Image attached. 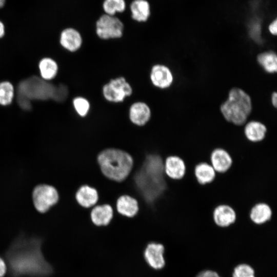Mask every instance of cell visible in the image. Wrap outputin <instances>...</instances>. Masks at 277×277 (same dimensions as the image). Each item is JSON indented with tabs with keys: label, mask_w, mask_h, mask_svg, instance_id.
Wrapping results in <instances>:
<instances>
[{
	"label": "cell",
	"mask_w": 277,
	"mask_h": 277,
	"mask_svg": "<svg viewBox=\"0 0 277 277\" xmlns=\"http://www.w3.org/2000/svg\"><path fill=\"white\" fill-rule=\"evenodd\" d=\"M42 243L39 239L24 236L14 241L5 253L11 277H45L52 273L51 265L42 252Z\"/></svg>",
	"instance_id": "obj_1"
},
{
	"label": "cell",
	"mask_w": 277,
	"mask_h": 277,
	"mask_svg": "<svg viewBox=\"0 0 277 277\" xmlns=\"http://www.w3.org/2000/svg\"><path fill=\"white\" fill-rule=\"evenodd\" d=\"M252 109L250 96L244 90L232 88L227 98L220 106L223 120L236 126H243L248 121Z\"/></svg>",
	"instance_id": "obj_2"
},
{
	"label": "cell",
	"mask_w": 277,
	"mask_h": 277,
	"mask_svg": "<svg viewBox=\"0 0 277 277\" xmlns=\"http://www.w3.org/2000/svg\"><path fill=\"white\" fill-rule=\"evenodd\" d=\"M97 160L102 173L116 182H122L127 178L133 167L131 155L118 149L103 150L98 154Z\"/></svg>",
	"instance_id": "obj_3"
},
{
	"label": "cell",
	"mask_w": 277,
	"mask_h": 277,
	"mask_svg": "<svg viewBox=\"0 0 277 277\" xmlns=\"http://www.w3.org/2000/svg\"><path fill=\"white\" fill-rule=\"evenodd\" d=\"M54 87L52 84L36 76L23 80L17 88V103L23 109L30 110L32 100H46L52 98Z\"/></svg>",
	"instance_id": "obj_4"
},
{
	"label": "cell",
	"mask_w": 277,
	"mask_h": 277,
	"mask_svg": "<svg viewBox=\"0 0 277 277\" xmlns=\"http://www.w3.org/2000/svg\"><path fill=\"white\" fill-rule=\"evenodd\" d=\"M124 25L116 15L103 14L95 24L96 36L102 40L116 39L123 36Z\"/></svg>",
	"instance_id": "obj_5"
},
{
	"label": "cell",
	"mask_w": 277,
	"mask_h": 277,
	"mask_svg": "<svg viewBox=\"0 0 277 277\" xmlns=\"http://www.w3.org/2000/svg\"><path fill=\"white\" fill-rule=\"evenodd\" d=\"M102 92L104 98L107 101L116 103L123 102L126 97L132 94L133 90L126 78L120 76L111 79L105 84Z\"/></svg>",
	"instance_id": "obj_6"
},
{
	"label": "cell",
	"mask_w": 277,
	"mask_h": 277,
	"mask_svg": "<svg viewBox=\"0 0 277 277\" xmlns=\"http://www.w3.org/2000/svg\"><path fill=\"white\" fill-rule=\"evenodd\" d=\"M32 198L36 210L42 213L46 212L56 204L60 198L57 190L48 185H39L33 190Z\"/></svg>",
	"instance_id": "obj_7"
},
{
	"label": "cell",
	"mask_w": 277,
	"mask_h": 277,
	"mask_svg": "<svg viewBox=\"0 0 277 277\" xmlns=\"http://www.w3.org/2000/svg\"><path fill=\"white\" fill-rule=\"evenodd\" d=\"M164 251L165 247L163 244L155 242L148 243L144 252L146 262L152 269L163 268L165 265Z\"/></svg>",
	"instance_id": "obj_8"
},
{
	"label": "cell",
	"mask_w": 277,
	"mask_h": 277,
	"mask_svg": "<svg viewBox=\"0 0 277 277\" xmlns=\"http://www.w3.org/2000/svg\"><path fill=\"white\" fill-rule=\"evenodd\" d=\"M150 78L152 84L160 89L170 87L174 79L169 68L162 64H156L152 67Z\"/></svg>",
	"instance_id": "obj_9"
},
{
	"label": "cell",
	"mask_w": 277,
	"mask_h": 277,
	"mask_svg": "<svg viewBox=\"0 0 277 277\" xmlns=\"http://www.w3.org/2000/svg\"><path fill=\"white\" fill-rule=\"evenodd\" d=\"M212 218L216 226L225 228L235 223L236 214L234 209L230 206L220 204L214 209Z\"/></svg>",
	"instance_id": "obj_10"
},
{
	"label": "cell",
	"mask_w": 277,
	"mask_h": 277,
	"mask_svg": "<svg viewBox=\"0 0 277 277\" xmlns=\"http://www.w3.org/2000/svg\"><path fill=\"white\" fill-rule=\"evenodd\" d=\"M151 117V110L145 103L135 102L129 108V121L134 125L144 126L150 121Z\"/></svg>",
	"instance_id": "obj_11"
},
{
	"label": "cell",
	"mask_w": 277,
	"mask_h": 277,
	"mask_svg": "<svg viewBox=\"0 0 277 277\" xmlns=\"http://www.w3.org/2000/svg\"><path fill=\"white\" fill-rule=\"evenodd\" d=\"M60 43L67 50L71 52L76 51L81 48L83 44L82 34L75 28H66L61 33Z\"/></svg>",
	"instance_id": "obj_12"
},
{
	"label": "cell",
	"mask_w": 277,
	"mask_h": 277,
	"mask_svg": "<svg viewBox=\"0 0 277 277\" xmlns=\"http://www.w3.org/2000/svg\"><path fill=\"white\" fill-rule=\"evenodd\" d=\"M267 131L266 125L262 122L254 120H249L243 126L244 134L246 138L252 143L262 141Z\"/></svg>",
	"instance_id": "obj_13"
},
{
	"label": "cell",
	"mask_w": 277,
	"mask_h": 277,
	"mask_svg": "<svg viewBox=\"0 0 277 277\" xmlns=\"http://www.w3.org/2000/svg\"><path fill=\"white\" fill-rule=\"evenodd\" d=\"M210 162L216 173H224L230 168L232 160L230 154L226 150L217 148L212 151Z\"/></svg>",
	"instance_id": "obj_14"
},
{
	"label": "cell",
	"mask_w": 277,
	"mask_h": 277,
	"mask_svg": "<svg viewBox=\"0 0 277 277\" xmlns=\"http://www.w3.org/2000/svg\"><path fill=\"white\" fill-rule=\"evenodd\" d=\"M186 167L183 160L176 155L168 156L164 163L166 175L171 179H182L186 173Z\"/></svg>",
	"instance_id": "obj_15"
},
{
	"label": "cell",
	"mask_w": 277,
	"mask_h": 277,
	"mask_svg": "<svg viewBox=\"0 0 277 277\" xmlns=\"http://www.w3.org/2000/svg\"><path fill=\"white\" fill-rule=\"evenodd\" d=\"M127 8L129 10L131 18L135 22L146 23L150 16L151 6L147 0H133Z\"/></svg>",
	"instance_id": "obj_16"
},
{
	"label": "cell",
	"mask_w": 277,
	"mask_h": 277,
	"mask_svg": "<svg viewBox=\"0 0 277 277\" xmlns=\"http://www.w3.org/2000/svg\"><path fill=\"white\" fill-rule=\"evenodd\" d=\"M113 215V209L110 205H95L90 212V219L92 223L96 226H107L110 223Z\"/></svg>",
	"instance_id": "obj_17"
},
{
	"label": "cell",
	"mask_w": 277,
	"mask_h": 277,
	"mask_svg": "<svg viewBox=\"0 0 277 277\" xmlns=\"http://www.w3.org/2000/svg\"><path fill=\"white\" fill-rule=\"evenodd\" d=\"M75 197L77 203L86 208L95 206L98 198L96 190L86 185L81 186L78 188Z\"/></svg>",
	"instance_id": "obj_18"
},
{
	"label": "cell",
	"mask_w": 277,
	"mask_h": 277,
	"mask_svg": "<svg viewBox=\"0 0 277 277\" xmlns=\"http://www.w3.org/2000/svg\"><path fill=\"white\" fill-rule=\"evenodd\" d=\"M272 210L266 203L261 202L255 204L251 208L249 218L257 225H261L269 222L272 216Z\"/></svg>",
	"instance_id": "obj_19"
},
{
	"label": "cell",
	"mask_w": 277,
	"mask_h": 277,
	"mask_svg": "<svg viewBox=\"0 0 277 277\" xmlns=\"http://www.w3.org/2000/svg\"><path fill=\"white\" fill-rule=\"evenodd\" d=\"M116 208L119 214L127 217H133L138 210L137 201L128 195H122L117 199Z\"/></svg>",
	"instance_id": "obj_20"
},
{
	"label": "cell",
	"mask_w": 277,
	"mask_h": 277,
	"mask_svg": "<svg viewBox=\"0 0 277 277\" xmlns=\"http://www.w3.org/2000/svg\"><path fill=\"white\" fill-rule=\"evenodd\" d=\"M194 173L197 182L201 185L212 182L216 174L211 165L205 162L199 163L195 165Z\"/></svg>",
	"instance_id": "obj_21"
},
{
	"label": "cell",
	"mask_w": 277,
	"mask_h": 277,
	"mask_svg": "<svg viewBox=\"0 0 277 277\" xmlns=\"http://www.w3.org/2000/svg\"><path fill=\"white\" fill-rule=\"evenodd\" d=\"M256 61L266 72L273 74L277 72V55L273 51L268 50L259 53Z\"/></svg>",
	"instance_id": "obj_22"
},
{
	"label": "cell",
	"mask_w": 277,
	"mask_h": 277,
	"mask_svg": "<svg viewBox=\"0 0 277 277\" xmlns=\"http://www.w3.org/2000/svg\"><path fill=\"white\" fill-rule=\"evenodd\" d=\"M39 68L42 78L49 80L56 76L58 67L56 63L52 59L44 58L40 61Z\"/></svg>",
	"instance_id": "obj_23"
},
{
	"label": "cell",
	"mask_w": 277,
	"mask_h": 277,
	"mask_svg": "<svg viewBox=\"0 0 277 277\" xmlns=\"http://www.w3.org/2000/svg\"><path fill=\"white\" fill-rule=\"evenodd\" d=\"M126 8L125 0H104L102 3L104 13L112 16L124 12Z\"/></svg>",
	"instance_id": "obj_24"
},
{
	"label": "cell",
	"mask_w": 277,
	"mask_h": 277,
	"mask_svg": "<svg viewBox=\"0 0 277 277\" xmlns=\"http://www.w3.org/2000/svg\"><path fill=\"white\" fill-rule=\"evenodd\" d=\"M14 95L13 85L9 82L0 83V104L7 106L11 103Z\"/></svg>",
	"instance_id": "obj_25"
},
{
	"label": "cell",
	"mask_w": 277,
	"mask_h": 277,
	"mask_svg": "<svg viewBox=\"0 0 277 277\" xmlns=\"http://www.w3.org/2000/svg\"><path fill=\"white\" fill-rule=\"evenodd\" d=\"M74 108L80 116L85 117L90 109V103L85 97L78 96L73 101Z\"/></svg>",
	"instance_id": "obj_26"
},
{
	"label": "cell",
	"mask_w": 277,
	"mask_h": 277,
	"mask_svg": "<svg viewBox=\"0 0 277 277\" xmlns=\"http://www.w3.org/2000/svg\"><path fill=\"white\" fill-rule=\"evenodd\" d=\"M232 277H255V272L250 265L241 264L234 268Z\"/></svg>",
	"instance_id": "obj_27"
},
{
	"label": "cell",
	"mask_w": 277,
	"mask_h": 277,
	"mask_svg": "<svg viewBox=\"0 0 277 277\" xmlns=\"http://www.w3.org/2000/svg\"><path fill=\"white\" fill-rule=\"evenodd\" d=\"M68 95V89L64 84L55 86L52 99L58 102L64 101Z\"/></svg>",
	"instance_id": "obj_28"
},
{
	"label": "cell",
	"mask_w": 277,
	"mask_h": 277,
	"mask_svg": "<svg viewBox=\"0 0 277 277\" xmlns=\"http://www.w3.org/2000/svg\"><path fill=\"white\" fill-rule=\"evenodd\" d=\"M196 277H220V276L214 271L206 270L199 273Z\"/></svg>",
	"instance_id": "obj_29"
},
{
	"label": "cell",
	"mask_w": 277,
	"mask_h": 277,
	"mask_svg": "<svg viewBox=\"0 0 277 277\" xmlns=\"http://www.w3.org/2000/svg\"><path fill=\"white\" fill-rule=\"evenodd\" d=\"M268 30L269 32L273 35H276L277 34V22L276 19H274L268 26Z\"/></svg>",
	"instance_id": "obj_30"
},
{
	"label": "cell",
	"mask_w": 277,
	"mask_h": 277,
	"mask_svg": "<svg viewBox=\"0 0 277 277\" xmlns=\"http://www.w3.org/2000/svg\"><path fill=\"white\" fill-rule=\"evenodd\" d=\"M6 265L4 261L0 258V277H3L6 272Z\"/></svg>",
	"instance_id": "obj_31"
},
{
	"label": "cell",
	"mask_w": 277,
	"mask_h": 277,
	"mask_svg": "<svg viewBox=\"0 0 277 277\" xmlns=\"http://www.w3.org/2000/svg\"><path fill=\"white\" fill-rule=\"evenodd\" d=\"M271 103L272 105L276 108L277 107V93L276 92H273L271 95Z\"/></svg>",
	"instance_id": "obj_32"
},
{
	"label": "cell",
	"mask_w": 277,
	"mask_h": 277,
	"mask_svg": "<svg viewBox=\"0 0 277 277\" xmlns=\"http://www.w3.org/2000/svg\"><path fill=\"white\" fill-rule=\"evenodd\" d=\"M5 34V27L3 23L0 21V38L3 37Z\"/></svg>",
	"instance_id": "obj_33"
},
{
	"label": "cell",
	"mask_w": 277,
	"mask_h": 277,
	"mask_svg": "<svg viewBox=\"0 0 277 277\" xmlns=\"http://www.w3.org/2000/svg\"><path fill=\"white\" fill-rule=\"evenodd\" d=\"M6 3V0H0V8H3Z\"/></svg>",
	"instance_id": "obj_34"
}]
</instances>
